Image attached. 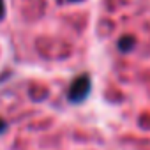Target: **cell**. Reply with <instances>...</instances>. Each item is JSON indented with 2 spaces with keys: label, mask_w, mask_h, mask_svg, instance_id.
<instances>
[{
  "label": "cell",
  "mask_w": 150,
  "mask_h": 150,
  "mask_svg": "<svg viewBox=\"0 0 150 150\" xmlns=\"http://www.w3.org/2000/svg\"><path fill=\"white\" fill-rule=\"evenodd\" d=\"M92 90V81H90V76L88 74H80L72 80L71 87H69V101L74 103V104H81L88 94Z\"/></svg>",
  "instance_id": "cell-1"
},
{
  "label": "cell",
  "mask_w": 150,
  "mask_h": 150,
  "mask_svg": "<svg viewBox=\"0 0 150 150\" xmlns=\"http://www.w3.org/2000/svg\"><path fill=\"white\" fill-rule=\"evenodd\" d=\"M132 44H134V39H132V37H127V35L118 42V46H120L122 51H129V50L132 48Z\"/></svg>",
  "instance_id": "cell-2"
},
{
  "label": "cell",
  "mask_w": 150,
  "mask_h": 150,
  "mask_svg": "<svg viewBox=\"0 0 150 150\" xmlns=\"http://www.w3.org/2000/svg\"><path fill=\"white\" fill-rule=\"evenodd\" d=\"M6 16V2L4 0H0V20Z\"/></svg>",
  "instance_id": "cell-3"
},
{
  "label": "cell",
  "mask_w": 150,
  "mask_h": 150,
  "mask_svg": "<svg viewBox=\"0 0 150 150\" xmlns=\"http://www.w3.org/2000/svg\"><path fill=\"white\" fill-rule=\"evenodd\" d=\"M6 129H7V124H6V120H4V118H0V134H2Z\"/></svg>",
  "instance_id": "cell-4"
},
{
  "label": "cell",
  "mask_w": 150,
  "mask_h": 150,
  "mask_svg": "<svg viewBox=\"0 0 150 150\" xmlns=\"http://www.w3.org/2000/svg\"><path fill=\"white\" fill-rule=\"evenodd\" d=\"M71 2H81V0H71Z\"/></svg>",
  "instance_id": "cell-5"
}]
</instances>
